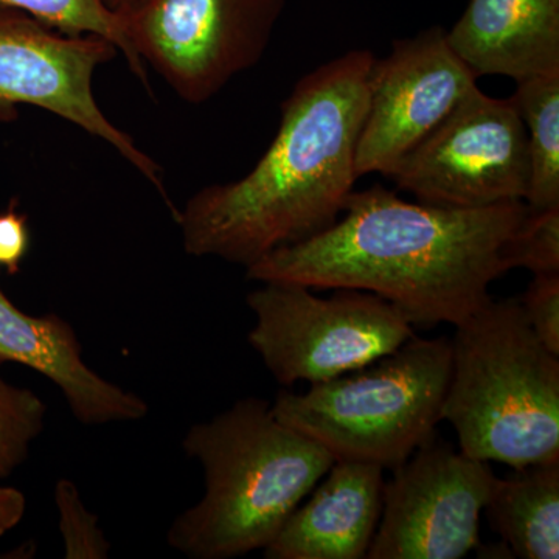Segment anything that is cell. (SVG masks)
<instances>
[{
  "instance_id": "1",
  "label": "cell",
  "mask_w": 559,
  "mask_h": 559,
  "mask_svg": "<svg viewBox=\"0 0 559 559\" xmlns=\"http://www.w3.org/2000/svg\"><path fill=\"white\" fill-rule=\"evenodd\" d=\"M524 201L477 209L406 202L381 186L352 191L342 219L249 266L255 282L359 289L395 305L412 325H459L491 300Z\"/></svg>"
},
{
  "instance_id": "2",
  "label": "cell",
  "mask_w": 559,
  "mask_h": 559,
  "mask_svg": "<svg viewBox=\"0 0 559 559\" xmlns=\"http://www.w3.org/2000/svg\"><path fill=\"white\" fill-rule=\"evenodd\" d=\"M374 55L352 50L301 76L270 148L234 182L204 187L178 210L183 249L248 270L333 226L355 190L356 146Z\"/></svg>"
},
{
  "instance_id": "3",
  "label": "cell",
  "mask_w": 559,
  "mask_h": 559,
  "mask_svg": "<svg viewBox=\"0 0 559 559\" xmlns=\"http://www.w3.org/2000/svg\"><path fill=\"white\" fill-rule=\"evenodd\" d=\"M182 448L201 463L205 492L176 518L167 539L191 559H230L266 549L334 463L260 399L237 401L191 426Z\"/></svg>"
},
{
  "instance_id": "4",
  "label": "cell",
  "mask_w": 559,
  "mask_h": 559,
  "mask_svg": "<svg viewBox=\"0 0 559 559\" xmlns=\"http://www.w3.org/2000/svg\"><path fill=\"white\" fill-rule=\"evenodd\" d=\"M441 419L481 462L559 460V356L533 333L520 299H491L455 325Z\"/></svg>"
},
{
  "instance_id": "5",
  "label": "cell",
  "mask_w": 559,
  "mask_h": 559,
  "mask_svg": "<svg viewBox=\"0 0 559 559\" xmlns=\"http://www.w3.org/2000/svg\"><path fill=\"white\" fill-rule=\"evenodd\" d=\"M451 378V341L412 337L362 369L280 392L275 417L316 441L334 462L399 468L441 421Z\"/></svg>"
},
{
  "instance_id": "6",
  "label": "cell",
  "mask_w": 559,
  "mask_h": 559,
  "mask_svg": "<svg viewBox=\"0 0 559 559\" xmlns=\"http://www.w3.org/2000/svg\"><path fill=\"white\" fill-rule=\"evenodd\" d=\"M329 299L297 283H263L248 296L255 314L250 347L275 381H329L362 369L415 336L390 301L359 289H333Z\"/></svg>"
},
{
  "instance_id": "7",
  "label": "cell",
  "mask_w": 559,
  "mask_h": 559,
  "mask_svg": "<svg viewBox=\"0 0 559 559\" xmlns=\"http://www.w3.org/2000/svg\"><path fill=\"white\" fill-rule=\"evenodd\" d=\"M286 0H132L117 11L124 38L189 105L218 95L255 68Z\"/></svg>"
},
{
  "instance_id": "8",
  "label": "cell",
  "mask_w": 559,
  "mask_h": 559,
  "mask_svg": "<svg viewBox=\"0 0 559 559\" xmlns=\"http://www.w3.org/2000/svg\"><path fill=\"white\" fill-rule=\"evenodd\" d=\"M390 179L419 202L477 209L525 201L530 183L527 131L510 98L474 87Z\"/></svg>"
},
{
  "instance_id": "9",
  "label": "cell",
  "mask_w": 559,
  "mask_h": 559,
  "mask_svg": "<svg viewBox=\"0 0 559 559\" xmlns=\"http://www.w3.org/2000/svg\"><path fill=\"white\" fill-rule=\"evenodd\" d=\"M120 51L100 36L66 35L24 11L0 5V110L35 106L105 140L160 191L162 168L103 112L94 95L98 68Z\"/></svg>"
},
{
  "instance_id": "10",
  "label": "cell",
  "mask_w": 559,
  "mask_h": 559,
  "mask_svg": "<svg viewBox=\"0 0 559 559\" xmlns=\"http://www.w3.org/2000/svg\"><path fill=\"white\" fill-rule=\"evenodd\" d=\"M488 462L430 437L385 481L369 559H460L479 546L480 516L495 489Z\"/></svg>"
},
{
  "instance_id": "11",
  "label": "cell",
  "mask_w": 559,
  "mask_h": 559,
  "mask_svg": "<svg viewBox=\"0 0 559 559\" xmlns=\"http://www.w3.org/2000/svg\"><path fill=\"white\" fill-rule=\"evenodd\" d=\"M477 86L448 43L443 27L393 40L385 58H374L366 117L356 146L359 178L392 176L400 162Z\"/></svg>"
},
{
  "instance_id": "12",
  "label": "cell",
  "mask_w": 559,
  "mask_h": 559,
  "mask_svg": "<svg viewBox=\"0 0 559 559\" xmlns=\"http://www.w3.org/2000/svg\"><path fill=\"white\" fill-rule=\"evenodd\" d=\"M38 371L61 390L73 417L86 426L138 421L148 404L112 384L83 360L79 337L60 316L21 311L0 288V362Z\"/></svg>"
},
{
  "instance_id": "13",
  "label": "cell",
  "mask_w": 559,
  "mask_h": 559,
  "mask_svg": "<svg viewBox=\"0 0 559 559\" xmlns=\"http://www.w3.org/2000/svg\"><path fill=\"white\" fill-rule=\"evenodd\" d=\"M384 469L337 460L264 549L267 559L367 558L384 506Z\"/></svg>"
},
{
  "instance_id": "14",
  "label": "cell",
  "mask_w": 559,
  "mask_h": 559,
  "mask_svg": "<svg viewBox=\"0 0 559 559\" xmlns=\"http://www.w3.org/2000/svg\"><path fill=\"white\" fill-rule=\"evenodd\" d=\"M471 72L522 81L559 73V0H469L447 31Z\"/></svg>"
},
{
  "instance_id": "15",
  "label": "cell",
  "mask_w": 559,
  "mask_h": 559,
  "mask_svg": "<svg viewBox=\"0 0 559 559\" xmlns=\"http://www.w3.org/2000/svg\"><path fill=\"white\" fill-rule=\"evenodd\" d=\"M484 511L511 557L558 559L559 460L498 477Z\"/></svg>"
},
{
  "instance_id": "16",
  "label": "cell",
  "mask_w": 559,
  "mask_h": 559,
  "mask_svg": "<svg viewBox=\"0 0 559 559\" xmlns=\"http://www.w3.org/2000/svg\"><path fill=\"white\" fill-rule=\"evenodd\" d=\"M527 131L530 210L559 207V73L518 81L510 97Z\"/></svg>"
},
{
  "instance_id": "17",
  "label": "cell",
  "mask_w": 559,
  "mask_h": 559,
  "mask_svg": "<svg viewBox=\"0 0 559 559\" xmlns=\"http://www.w3.org/2000/svg\"><path fill=\"white\" fill-rule=\"evenodd\" d=\"M0 5L24 11L47 27L66 35L100 36L109 40L127 58L131 72L150 90L146 68L132 53L121 28L119 13L110 9L106 0H0Z\"/></svg>"
},
{
  "instance_id": "18",
  "label": "cell",
  "mask_w": 559,
  "mask_h": 559,
  "mask_svg": "<svg viewBox=\"0 0 559 559\" xmlns=\"http://www.w3.org/2000/svg\"><path fill=\"white\" fill-rule=\"evenodd\" d=\"M47 407L28 389L0 378V479L11 476L31 454L46 426Z\"/></svg>"
},
{
  "instance_id": "19",
  "label": "cell",
  "mask_w": 559,
  "mask_h": 559,
  "mask_svg": "<svg viewBox=\"0 0 559 559\" xmlns=\"http://www.w3.org/2000/svg\"><path fill=\"white\" fill-rule=\"evenodd\" d=\"M506 259L510 271L559 272V207L528 209L507 245Z\"/></svg>"
},
{
  "instance_id": "20",
  "label": "cell",
  "mask_w": 559,
  "mask_h": 559,
  "mask_svg": "<svg viewBox=\"0 0 559 559\" xmlns=\"http://www.w3.org/2000/svg\"><path fill=\"white\" fill-rule=\"evenodd\" d=\"M55 502L60 514V532L68 559H105L109 540L98 527V518L84 507L79 488L70 480L55 487Z\"/></svg>"
},
{
  "instance_id": "21",
  "label": "cell",
  "mask_w": 559,
  "mask_h": 559,
  "mask_svg": "<svg viewBox=\"0 0 559 559\" xmlns=\"http://www.w3.org/2000/svg\"><path fill=\"white\" fill-rule=\"evenodd\" d=\"M520 301L533 333L559 356V272L533 275Z\"/></svg>"
},
{
  "instance_id": "22",
  "label": "cell",
  "mask_w": 559,
  "mask_h": 559,
  "mask_svg": "<svg viewBox=\"0 0 559 559\" xmlns=\"http://www.w3.org/2000/svg\"><path fill=\"white\" fill-rule=\"evenodd\" d=\"M28 248L31 231L27 218L14 207L0 213V267H5L9 274H16Z\"/></svg>"
},
{
  "instance_id": "23",
  "label": "cell",
  "mask_w": 559,
  "mask_h": 559,
  "mask_svg": "<svg viewBox=\"0 0 559 559\" xmlns=\"http://www.w3.org/2000/svg\"><path fill=\"white\" fill-rule=\"evenodd\" d=\"M27 510V499L20 489L0 487V538L16 527Z\"/></svg>"
},
{
  "instance_id": "24",
  "label": "cell",
  "mask_w": 559,
  "mask_h": 559,
  "mask_svg": "<svg viewBox=\"0 0 559 559\" xmlns=\"http://www.w3.org/2000/svg\"><path fill=\"white\" fill-rule=\"evenodd\" d=\"M131 2L132 0H106V3H108L114 11L124 9V7L130 5Z\"/></svg>"
}]
</instances>
